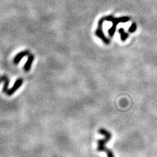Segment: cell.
I'll return each instance as SVG.
<instances>
[{
    "label": "cell",
    "instance_id": "cell-1",
    "mask_svg": "<svg viewBox=\"0 0 157 157\" xmlns=\"http://www.w3.org/2000/svg\"><path fill=\"white\" fill-rule=\"evenodd\" d=\"M99 134L104 135V138L102 140H98V147H97V150L99 152H104L107 154V157H115L113 153L111 150L108 149L106 147V144L110 141L111 139V132L107 131V130L104 128H100L98 130Z\"/></svg>",
    "mask_w": 157,
    "mask_h": 157
},
{
    "label": "cell",
    "instance_id": "cell-2",
    "mask_svg": "<svg viewBox=\"0 0 157 157\" xmlns=\"http://www.w3.org/2000/svg\"><path fill=\"white\" fill-rule=\"evenodd\" d=\"M130 20L129 17H122L120 18H115L113 15H108L105 17V21L108 22H111L113 23L112 27L108 29V34L110 37H113L115 33L117 26L119 23H126Z\"/></svg>",
    "mask_w": 157,
    "mask_h": 157
},
{
    "label": "cell",
    "instance_id": "cell-3",
    "mask_svg": "<svg viewBox=\"0 0 157 157\" xmlns=\"http://www.w3.org/2000/svg\"><path fill=\"white\" fill-rule=\"evenodd\" d=\"M105 21V17H102L99 20V21L98 22V28L95 31V35L98 38H100L105 45H109L110 43V40L105 36L104 32H103V24H104Z\"/></svg>",
    "mask_w": 157,
    "mask_h": 157
},
{
    "label": "cell",
    "instance_id": "cell-4",
    "mask_svg": "<svg viewBox=\"0 0 157 157\" xmlns=\"http://www.w3.org/2000/svg\"><path fill=\"white\" fill-rule=\"evenodd\" d=\"M23 84V79L22 78H19L18 79L14 82L13 86L12 88H10V89L8 90L7 94L8 96H11L13 95L14 92H15L18 88L21 87Z\"/></svg>",
    "mask_w": 157,
    "mask_h": 157
},
{
    "label": "cell",
    "instance_id": "cell-5",
    "mask_svg": "<svg viewBox=\"0 0 157 157\" xmlns=\"http://www.w3.org/2000/svg\"><path fill=\"white\" fill-rule=\"evenodd\" d=\"M29 54V51H23L20 52L15 56V57L14 58V60H13L14 63H15V64H18V63H19V62L21 61V60L24 57L28 56Z\"/></svg>",
    "mask_w": 157,
    "mask_h": 157
},
{
    "label": "cell",
    "instance_id": "cell-6",
    "mask_svg": "<svg viewBox=\"0 0 157 157\" xmlns=\"http://www.w3.org/2000/svg\"><path fill=\"white\" fill-rule=\"evenodd\" d=\"M33 60H34V56L33 55H28V58L27 59V61H26L25 64H24V71L28 72V71L30 70Z\"/></svg>",
    "mask_w": 157,
    "mask_h": 157
},
{
    "label": "cell",
    "instance_id": "cell-7",
    "mask_svg": "<svg viewBox=\"0 0 157 157\" xmlns=\"http://www.w3.org/2000/svg\"><path fill=\"white\" fill-rule=\"evenodd\" d=\"M119 33L121 35V39L122 41H126V39H128V34L125 31L124 29L123 28H121L119 29Z\"/></svg>",
    "mask_w": 157,
    "mask_h": 157
},
{
    "label": "cell",
    "instance_id": "cell-8",
    "mask_svg": "<svg viewBox=\"0 0 157 157\" xmlns=\"http://www.w3.org/2000/svg\"><path fill=\"white\" fill-rule=\"evenodd\" d=\"M3 92L4 93H7L9 88V78L6 75H4V81H3Z\"/></svg>",
    "mask_w": 157,
    "mask_h": 157
},
{
    "label": "cell",
    "instance_id": "cell-9",
    "mask_svg": "<svg viewBox=\"0 0 157 157\" xmlns=\"http://www.w3.org/2000/svg\"><path fill=\"white\" fill-rule=\"evenodd\" d=\"M136 29H137V25H136V23L134 22V23H132L131 24L130 27L128 29V32L130 33H134L136 30Z\"/></svg>",
    "mask_w": 157,
    "mask_h": 157
},
{
    "label": "cell",
    "instance_id": "cell-10",
    "mask_svg": "<svg viewBox=\"0 0 157 157\" xmlns=\"http://www.w3.org/2000/svg\"><path fill=\"white\" fill-rule=\"evenodd\" d=\"M3 81H4V75L0 77V84H1V82H3Z\"/></svg>",
    "mask_w": 157,
    "mask_h": 157
}]
</instances>
